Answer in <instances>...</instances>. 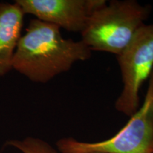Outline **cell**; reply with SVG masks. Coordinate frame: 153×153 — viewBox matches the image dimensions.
<instances>
[{"label":"cell","instance_id":"cell-8","mask_svg":"<svg viewBox=\"0 0 153 153\" xmlns=\"http://www.w3.org/2000/svg\"><path fill=\"white\" fill-rule=\"evenodd\" d=\"M90 153H103V152H90Z\"/></svg>","mask_w":153,"mask_h":153},{"label":"cell","instance_id":"cell-6","mask_svg":"<svg viewBox=\"0 0 153 153\" xmlns=\"http://www.w3.org/2000/svg\"><path fill=\"white\" fill-rule=\"evenodd\" d=\"M24 16L16 2L0 3V76L13 70V59L22 37Z\"/></svg>","mask_w":153,"mask_h":153},{"label":"cell","instance_id":"cell-3","mask_svg":"<svg viewBox=\"0 0 153 153\" xmlns=\"http://www.w3.org/2000/svg\"><path fill=\"white\" fill-rule=\"evenodd\" d=\"M56 147L60 153H153V70L143 105L116 135L93 143L64 137Z\"/></svg>","mask_w":153,"mask_h":153},{"label":"cell","instance_id":"cell-1","mask_svg":"<svg viewBox=\"0 0 153 153\" xmlns=\"http://www.w3.org/2000/svg\"><path fill=\"white\" fill-rule=\"evenodd\" d=\"M91 57L83 41L66 39L60 28L33 19L22 35L13 59V70L34 83L45 84Z\"/></svg>","mask_w":153,"mask_h":153},{"label":"cell","instance_id":"cell-4","mask_svg":"<svg viewBox=\"0 0 153 153\" xmlns=\"http://www.w3.org/2000/svg\"><path fill=\"white\" fill-rule=\"evenodd\" d=\"M123 90L116 109L131 117L140 108V90L153 70V23L143 24L128 47L117 55Z\"/></svg>","mask_w":153,"mask_h":153},{"label":"cell","instance_id":"cell-7","mask_svg":"<svg viewBox=\"0 0 153 153\" xmlns=\"http://www.w3.org/2000/svg\"><path fill=\"white\" fill-rule=\"evenodd\" d=\"M6 145L16 148L22 153H58L52 145L38 137L9 140L6 142Z\"/></svg>","mask_w":153,"mask_h":153},{"label":"cell","instance_id":"cell-2","mask_svg":"<svg viewBox=\"0 0 153 153\" xmlns=\"http://www.w3.org/2000/svg\"><path fill=\"white\" fill-rule=\"evenodd\" d=\"M151 7L135 0H112L93 11L82 41L92 51L120 55L150 16Z\"/></svg>","mask_w":153,"mask_h":153},{"label":"cell","instance_id":"cell-5","mask_svg":"<svg viewBox=\"0 0 153 153\" xmlns=\"http://www.w3.org/2000/svg\"><path fill=\"white\" fill-rule=\"evenodd\" d=\"M24 14H30L69 32L85 29L93 11L106 4V0H16Z\"/></svg>","mask_w":153,"mask_h":153}]
</instances>
